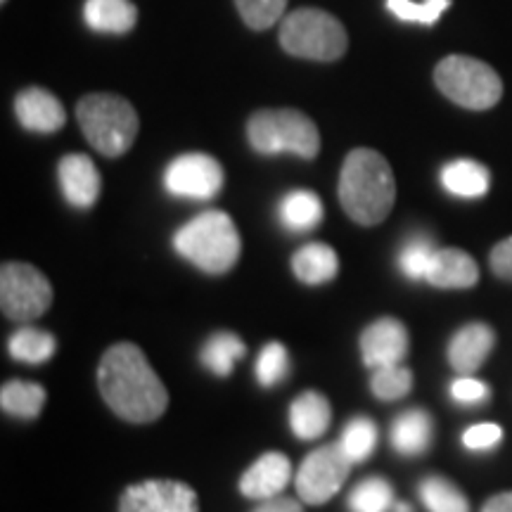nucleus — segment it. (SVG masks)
<instances>
[{"mask_svg":"<svg viewBox=\"0 0 512 512\" xmlns=\"http://www.w3.org/2000/svg\"><path fill=\"white\" fill-rule=\"evenodd\" d=\"M57 176H60V188L64 200L76 209H91L100 197V174L95 169L93 159L86 155H67L62 157L57 166Z\"/></svg>","mask_w":512,"mask_h":512,"instance_id":"4468645a","label":"nucleus"},{"mask_svg":"<svg viewBox=\"0 0 512 512\" xmlns=\"http://www.w3.org/2000/svg\"><path fill=\"white\" fill-rule=\"evenodd\" d=\"M351 512H389L394 510V489L387 479L368 477L358 482L349 494Z\"/></svg>","mask_w":512,"mask_h":512,"instance_id":"cd10ccee","label":"nucleus"},{"mask_svg":"<svg viewBox=\"0 0 512 512\" xmlns=\"http://www.w3.org/2000/svg\"><path fill=\"white\" fill-rule=\"evenodd\" d=\"M119 512H200V498L176 479H145L121 494Z\"/></svg>","mask_w":512,"mask_h":512,"instance_id":"9b49d317","label":"nucleus"},{"mask_svg":"<svg viewBox=\"0 0 512 512\" xmlns=\"http://www.w3.org/2000/svg\"><path fill=\"white\" fill-rule=\"evenodd\" d=\"M280 46L285 53L304 60L335 62L347 53L349 38L342 22L330 12L302 8L287 15L280 24Z\"/></svg>","mask_w":512,"mask_h":512,"instance_id":"423d86ee","label":"nucleus"},{"mask_svg":"<svg viewBox=\"0 0 512 512\" xmlns=\"http://www.w3.org/2000/svg\"><path fill=\"white\" fill-rule=\"evenodd\" d=\"M489 264H491V271H494L498 278L510 280L512 283V238H505L503 242H498V245L491 249Z\"/></svg>","mask_w":512,"mask_h":512,"instance_id":"e433bc0d","label":"nucleus"},{"mask_svg":"<svg viewBox=\"0 0 512 512\" xmlns=\"http://www.w3.org/2000/svg\"><path fill=\"white\" fill-rule=\"evenodd\" d=\"M83 19L98 34H128L138 22V10L131 0H86Z\"/></svg>","mask_w":512,"mask_h":512,"instance_id":"aec40b11","label":"nucleus"},{"mask_svg":"<svg viewBox=\"0 0 512 512\" xmlns=\"http://www.w3.org/2000/svg\"><path fill=\"white\" fill-rule=\"evenodd\" d=\"M332 422V406L320 392H304L290 406V427L294 437L316 441L328 432Z\"/></svg>","mask_w":512,"mask_h":512,"instance_id":"6ab92c4d","label":"nucleus"},{"mask_svg":"<svg viewBox=\"0 0 512 512\" xmlns=\"http://www.w3.org/2000/svg\"><path fill=\"white\" fill-rule=\"evenodd\" d=\"M15 114L27 131L55 133L67 121L62 102L46 88H27L17 95Z\"/></svg>","mask_w":512,"mask_h":512,"instance_id":"dca6fc26","label":"nucleus"},{"mask_svg":"<svg viewBox=\"0 0 512 512\" xmlns=\"http://www.w3.org/2000/svg\"><path fill=\"white\" fill-rule=\"evenodd\" d=\"M432 439L434 420L432 415L422 411V408L403 411L399 418L392 422V430H389V441H392L394 451L408 458H418L422 453L430 451Z\"/></svg>","mask_w":512,"mask_h":512,"instance_id":"a211bd4d","label":"nucleus"},{"mask_svg":"<svg viewBox=\"0 0 512 512\" xmlns=\"http://www.w3.org/2000/svg\"><path fill=\"white\" fill-rule=\"evenodd\" d=\"M482 512H512V491H505V494L491 496L489 501L484 503Z\"/></svg>","mask_w":512,"mask_h":512,"instance_id":"58836bf2","label":"nucleus"},{"mask_svg":"<svg viewBox=\"0 0 512 512\" xmlns=\"http://www.w3.org/2000/svg\"><path fill=\"white\" fill-rule=\"evenodd\" d=\"M76 119L88 143L105 157H121L131 150L140 128L131 102L112 93H91L81 98Z\"/></svg>","mask_w":512,"mask_h":512,"instance_id":"20e7f679","label":"nucleus"},{"mask_svg":"<svg viewBox=\"0 0 512 512\" xmlns=\"http://www.w3.org/2000/svg\"><path fill=\"white\" fill-rule=\"evenodd\" d=\"M252 512H304V508L302 503L294 501V498L275 496L268 498V501H261V505H256V510Z\"/></svg>","mask_w":512,"mask_h":512,"instance_id":"4c0bfd02","label":"nucleus"},{"mask_svg":"<svg viewBox=\"0 0 512 512\" xmlns=\"http://www.w3.org/2000/svg\"><path fill=\"white\" fill-rule=\"evenodd\" d=\"M0 3H5V0H0Z\"/></svg>","mask_w":512,"mask_h":512,"instance_id":"a19ab883","label":"nucleus"},{"mask_svg":"<svg viewBox=\"0 0 512 512\" xmlns=\"http://www.w3.org/2000/svg\"><path fill=\"white\" fill-rule=\"evenodd\" d=\"M245 354V342H242L235 332L219 330L202 344L200 361L209 373H214L216 377H228L233 373L235 363H238L240 358H245Z\"/></svg>","mask_w":512,"mask_h":512,"instance_id":"b1692460","label":"nucleus"},{"mask_svg":"<svg viewBox=\"0 0 512 512\" xmlns=\"http://www.w3.org/2000/svg\"><path fill=\"white\" fill-rule=\"evenodd\" d=\"M164 188L183 200H211L223 188V166L204 152H188L166 166Z\"/></svg>","mask_w":512,"mask_h":512,"instance_id":"9d476101","label":"nucleus"},{"mask_svg":"<svg viewBox=\"0 0 512 512\" xmlns=\"http://www.w3.org/2000/svg\"><path fill=\"white\" fill-rule=\"evenodd\" d=\"M451 5V0H387V10L401 22L432 27Z\"/></svg>","mask_w":512,"mask_h":512,"instance_id":"473e14b6","label":"nucleus"},{"mask_svg":"<svg viewBox=\"0 0 512 512\" xmlns=\"http://www.w3.org/2000/svg\"><path fill=\"white\" fill-rule=\"evenodd\" d=\"M292 271L304 285H325L332 283L339 273L337 252L323 242H311L304 245L292 256Z\"/></svg>","mask_w":512,"mask_h":512,"instance_id":"412c9836","label":"nucleus"},{"mask_svg":"<svg viewBox=\"0 0 512 512\" xmlns=\"http://www.w3.org/2000/svg\"><path fill=\"white\" fill-rule=\"evenodd\" d=\"M370 389L380 401H399L403 396L411 394L413 389V373L403 363L399 366L375 368L370 377Z\"/></svg>","mask_w":512,"mask_h":512,"instance_id":"2f4dec72","label":"nucleus"},{"mask_svg":"<svg viewBox=\"0 0 512 512\" xmlns=\"http://www.w3.org/2000/svg\"><path fill=\"white\" fill-rule=\"evenodd\" d=\"M278 221L292 233H306L323 221V202L311 190H292L278 204Z\"/></svg>","mask_w":512,"mask_h":512,"instance_id":"5701e85b","label":"nucleus"},{"mask_svg":"<svg viewBox=\"0 0 512 512\" xmlns=\"http://www.w3.org/2000/svg\"><path fill=\"white\" fill-rule=\"evenodd\" d=\"M496 344V332L486 323H467L448 342V363L460 375L482 368Z\"/></svg>","mask_w":512,"mask_h":512,"instance_id":"2eb2a0df","label":"nucleus"},{"mask_svg":"<svg viewBox=\"0 0 512 512\" xmlns=\"http://www.w3.org/2000/svg\"><path fill=\"white\" fill-rule=\"evenodd\" d=\"M339 446L344 448L351 463H363L373 456L377 446V425L375 420L366 418V415H356L347 422L342 437H339Z\"/></svg>","mask_w":512,"mask_h":512,"instance_id":"c85d7f7f","label":"nucleus"},{"mask_svg":"<svg viewBox=\"0 0 512 512\" xmlns=\"http://www.w3.org/2000/svg\"><path fill=\"white\" fill-rule=\"evenodd\" d=\"M292 479V463L285 453L271 451L256 458L245 475L240 477V491L252 501H268L283 494Z\"/></svg>","mask_w":512,"mask_h":512,"instance_id":"ddd939ff","label":"nucleus"},{"mask_svg":"<svg viewBox=\"0 0 512 512\" xmlns=\"http://www.w3.org/2000/svg\"><path fill=\"white\" fill-rule=\"evenodd\" d=\"M394 512H413V508L408 503H394Z\"/></svg>","mask_w":512,"mask_h":512,"instance_id":"ea45409f","label":"nucleus"},{"mask_svg":"<svg viewBox=\"0 0 512 512\" xmlns=\"http://www.w3.org/2000/svg\"><path fill=\"white\" fill-rule=\"evenodd\" d=\"M98 387L114 415L133 425L162 418L169 408V392L140 347L131 342L114 344L102 354Z\"/></svg>","mask_w":512,"mask_h":512,"instance_id":"f257e3e1","label":"nucleus"},{"mask_svg":"<svg viewBox=\"0 0 512 512\" xmlns=\"http://www.w3.org/2000/svg\"><path fill=\"white\" fill-rule=\"evenodd\" d=\"M437 88L465 110H491L503 95V81L489 64L467 55H448L434 69Z\"/></svg>","mask_w":512,"mask_h":512,"instance_id":"0eeeda50","label":"nucleus"},{"mask_svg":"<svg viewBox=\"0 0 512 512\" xmlns=\"http://www.w3.org/2000/svg\"><path fill=\"white\" fill-rule=\"evenodd\" d=\"M55 337L50 332L41 328H31L29 323H24V328H19L15 335L8 339V351L10 356L19 363H27V366H41L53 358L55 354Z\"/></svg>","mask_w":512,"mask_h":512,"instance_id":"a878e982","label":"nucleus"},{"mask_svg":"<svg viewBox=\"0 0 512 512\" xmlns=\"http://www.w3.org/2000/svg\"><path fill=\"white\" fill-rule=\"evenodd\" d=\"M254 375L261 387L266 389L283 384L287 380V375H290V354H287L285 344L268 342L266 347L259 351V356H256Z\"/></svg>","mask_w":512,"mask_h":512,"instance_id":"7c9ffc66","label":"nucleus"},{"mask_svg":"<svg viewBox=\"0 0 512 512\" xmlns=\"http://www.w3.org/2000/svg\"><path fill=\"white\" fill-rule=\"evenodd\" d=\"M503 430L496 425V422H479V425H472L470 430L463 434V444L470 451H491L501 444Z\"/></svg>","mask_w":512,"mask_h":512,"instance_id":"f704fd0d","label":"nucleus"},{"mask_svg":"<svg viewBox=\"0 0 512 512\" xmlns=\"http://www.w3.org/2000/svg\"><path fill=\"white\" fill-rule=\"evenodd\" d=\"M46 389L38 382L12 380L5 382L0 389V408L3 413L12 415L19 420H36L46 406Z\"/></svg>","mask_w":512,"mask_h":512,"instance_id":"393cba45","label":"nucleus"},{"mask_svg":"<svg viewBox=\"0 0 512 512\" xmlns=\"http://www.w3.org/2000/svg\"><path fill=\"white\" fill-rule=\"evenodd\" d=\"M242 19L252 29H268L283 17L287 0H235Z\"/></svg>","mask_w":512,"mask_h":512,"instance_id":"72a5a7b5","label":"nucleus"},{"mask_svg":"<svg viewBox=\"0 0 512 512\" xmlns=\"http://www.w3.org/2000/svg\"><path fill=\"white\" fill-rule=\"evenodd\" d=\"M339 202L358 226H377L389 216L396 200L392 166L370 147L351 150L339 174Z\"/></svg>","mask_w":512,"mask_h":512,"instance_id":"f03ea898","label":"nucleus"},{"mask_svg":"<svg viewBox=\"0 0 512 512\" xmlns=\"http://www.w3.org/2000/svg\"><path fill=\"white\" fill-rule=\"evenodd\" d=\"M451 396H453V401H458V403H479V401L489 399L491 389L486 382H479V380H475V377L463 375V377H458V380H453Z\"/></svg>","mask_w":512,"mask_h":512,"instance_id":"c9c22d12","label":"nucleus"},{"mask_svg":"<svg viewBox=\"0 0 512 512\" xmlns=\"http://www.w3.org/2000/svg\"><path fill=\"white\" fill-rule=\"evenodd\" d=\"M479 280V266L463 249L446 247L437 249L427 283L441 290H470Z\"/></svg>","mask_w":512,"mask_h":512,"instance_id":"f3484780","label":"nucleus"},{"mask_svg":"<svg viewBox=\"0 0 512 512\" xmlns=\"http://www.w3.org/2000/svg\"><path fill=\"white\" fill-rule=\"evenodd\" d=\"M351 465L354 463L344 453V448L339 446V441L316 448L304 458V463L297 470V477H294L299 498L309 505L328 503L347 482Z\"/></svg>","mask_w":512,"mask_h":512,"instance_id":"1a4fd4ad","label":"nucleus"},{"mask_svg":"<svg viewBox=\"0 0 512 512\" xmlns=\"http://www.w3.org/2000/svg\"><path fill=\"white\" fill-rule=\"evenodd\" d=\"M411 351L406 325L396 318H380L361 335V358L368 368L399 366Z\"/></svg>","mask_w":512,"mask_h":512,"instance_id":"f8f14e48","label":"nucleus"},{"mask_svg":"<svg viewBox=\"0 0 512 512\" xmlns=\"http://www.w3.org/2000/svg\"><path fill=\"white\" fill-rule=\"evenodd\" d=\"M437 249L439 247H434V242L425 235H415V238L406 240L399 252V259H396L399 261V271L408 280H427Z\"/></svg>","mask_w":512,"mask_h":512,"instance_id":"c756f323","label":"nucleus"},{"mask_svg":"<svg viewBox=\"0 0 512 512\" xmlns=\"http://www.w3.org/2000/svg\"><path fill=\"white\" fill-rule=\"evenodd\" d=\"M247 138L259 155L316 159L320 152L318 126L299 110L254 112L247 121Z\"/></svg>","mask_w":512,"mask_h":512,"instance_id":"39448f33","label":"nucleus"},{"mask_svg":"<svg viewBox=\"0 0 512 512\" xmlns=\"http://www.w3.org/2000/svg\"><path fill=\"white\" fill-rule=\"evenodd\" d=\"M420 498L430 512H470V501L451 479L432 475L420 482Z\"/></svg>","mask_w":512,"mask_h":512,"instance_id":"bb28decb","label":"nucleus"},{"mask_svg":"<svg viewBox=\"0 0 512 512\" xmlns=\"http://www.w3.org/2000/svg\"><path fill=\"white\" fill-rule=\"evenodd\" d=\"M53 304L50 280L29 264H3L0 268V306L5 318L15 323H31L41 318Z\"/></svg>","mask_w":512,"mask_h":512,"instance_id":"6e6552de","label":"nucleus"},{"mask_svg":"<svg viewBox=\"0 0 512 512\" xmlns=\"http://www.w3.org/2000/svg\"><path fill=\"white\" fill-rule=\"evenodd\" d=\"M178 256L209 275H223L240 261L242 240L226 211L209 209L176 230Z\"/></svg>","mask_w":512,"mask_h":512,"instance_id":"7ed1b4c3","label":"nucleus"},{"mask_svg":"<svg viewBox=\"0 0 512 512\" xmlns=\"http://www.w3.org/2000/svg\"><path fill=\"white\" fill-rule=\"evenodd\" d=\"M441 185L456 197H465V200H477L489 192L491 174L484 164L475 162V159H456V162L446 164L441 169Z\"/></svg>","mask_w":512,"mask_h":512,"instance_id":"4be33fe9","label":"nucleus"}]
</instances>
